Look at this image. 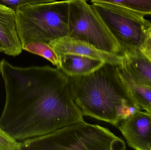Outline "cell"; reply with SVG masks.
Segmentation results:
<instances>
[{"mask_svg":"<svg viewBox=\"0 0 151 150\" xmlns=\"http://www.w3.org/2000/svg\"><path fill=\"white\" fill-rule=\"evenodd\" d=\"M5 101L0 127L17 141L41 136L83 121L69 77L50 66L20 67L0 61Z\"/></svg>","mask_w":151,"mask_h":150,"instance_id":"obj_1","label":"cell"},{"mask_svg":"<svg viewBox=\"0 0 151 150\" xmlns=\"http://www.w3.org/2000/svg\"><path fill=\"white\" fill-rule=\"evenodd\" d=\"M115 67L105 63L90 74L69 80L73 100L83 115L117 127L141 110L128 94Z\"/></svg>","mask_w":151,"mask_h":150,"instance_id":"obj_2","label":"cell"},{"mask_svg":"<svg viewBox=\"0 0 151 150\" xmlns=\"http://www.w3.org/2000/svg\"><path fill=\"white\" fill-rule=\"evenodd\" d=\"M125 142L108 129L84 121L21 142V150H124Z\"/></svg>","mask_w":151,"mask_h":150,"instance_id":"obj_3","label":"cell"},{"mask_svg":"<svg viewBox=\"0 0 151 150\" xmlns=\"http://www.w3.org/2000/svg\"><path fill=\"white\" fill-rule=\"evenodd\" d=\"M15 13L22 48L33 41L49 44L68 36V0L27 5L16 10Z\"/></svg>","mask_w":151,"mask_h":150,"instance_id":"obj_4","label":"cell"},{"mask_svg":"<svg viewBox=\"0 0 151 150\" xmlns=\"http://www.w3.org/2000/svg\"><path fill=\"white\" fill-rule=\"evenodd\" d=\"M68 37L99 50L121 55L119 44L99 15L86 0H68Z\"/></svg>","mask_w":151,"mask_h":150,"instance_id":"obj_5","label":"cell"},{"mask_svg":"<svg viewBox=\"0 0 151 150\" xmlns=\"http://www.w3.org/2000/svg\"><path fill=\"white\" fill-rule=\"evenodd\" d=\"M115 38L122 55L140 50L151 23L144 15L104 3L91 4Z\"/></svg>","mask_w":151,"mask_h":150,"instance_id":"obj_6","label":"cell"},{"mask_svg":"<svg viewBox=\"0 0 151 150\" xmlns=\"http://www.w3.org/2000/svg\"><path fill=\"white\" fill-rule=\"evenodd\" d=\"M117 127L129 147L151 150V113L140 110L122 121Z\"/></svg>","mask_w":151,"mask_h":150,"instance_id":"obj_7","label":"cell"},{"mask_svg":"<svg viewBox=\"0 0 151 150\" xmlns=\"http://www.w3.org/2000/svg\"><path fill=\"white\" fill-rule=\"evenodd\" d=\"M49 45L54 48L59 57L64 54H76L102 60L106 63L115 66L122 64L123 60V55L101 51L90 44L68 36L54 40Z\"/></svg>","mask_w":151,"mask_h":150,"instance_id":"obj_8","label":"cell"},{"mask_svg":"<svg viewBox=\"0 0 151 150\" xmlns=\"http://www.w3.org/2000/svg\"><path fill=\"white\" fill-rule=\"evenodd\" d=\"M0 46L2 53L10 56L19 55L23 50L16 28L15 11L1 5Z\"/></svg>","mask_w":151,"mask_h":150,"instance_id":"obj_9","label":"cell"},{"mask_svg":"<svg viewBox=\"0 0 151 150\" xmlns=\"http://www.w3.org/2000/svg\"><path fill=\"white\" fill-rule=\"evenodd\" d=\"M122 67L138 83L151 88V60L140 50L123 55Z\"/></svg>","mask_w":151,"mask_h":150,"instance_id":"obj_10","label":"cell"},{"mask_svg":"<svg viewBox=\"0 0 151 150\" xmlns=\"http://www.w3.org/2000/svg\"><path fill=\"white\" fill-rule=\"evenodd\" d=\"M59 58L60 70L69 77L88 75L106 63L102 60L73 53L64 54Z\"/></svg>","mask_w":151,"mask_h":150,"instance_id":"obj_11","label":"cell"},{"mask_svg":"<svg viewBox=\"0 0 151 150\" xmlns=\"http://www.w3.org/2000/svg\"><path fill=\"white\" fill-rule=\"evenodd\" d=\"M116 70L124 88L132 101L141 110L151 113V88L136 82L121 65Z\"/></svg>","mask_w":151,"mask_h":150,"instance_id":"obj_12","label":"cell"},{"mask_svg":"<svg viewBox=\"0 0 151 150\" xmlns=\"http://www.w3.org/2000/svg\"><path fill=\"white\" fill-rule=\"evenodd\" d=\"M22 49L43 57L60 69V58L54 48L47 43L33 41L26 44L22 48Z\"/></svg>","mask_w":151,"mask_h":150,"instance_id":"obj_13","label":"cell"},{"mask_svg":"<svg viewBox=\"0 0 151 150\" xmlns=\"http://www.w3.org/2000/svg\"><path fill=\"white\" fill-rule=\"evenodd\" d=\"M91 3L110 4L144 15H151V0H90Z\"/></svg>","mask_w":151,"mask_h":150,"instance_id":"obj_14","label":"cell"},{"mask_svg":"<svg viewBox=\"0 0 151 150\" xmlns=\"http://www.w3.org/2000/svg\"><path fill=\"white\" fill-rule=\"evenodd\" d=\"M0 150H21V142L12 138L1 127Z\"/></svg>","mask_w":151,"mask_h":150,"instance_id":"obj_15","label":"cell"},{"mask_svg":"<svg viewBox=\"0 0 151 150\" xmlns=\"http://www.w3.org/2000/svg\"><path fill=\"white\" fill-rule=\"evenodd\" d=\"M55 0H0V5L16 11L23 6L30 4L53 2Z\"/></svg>","mask_w":151,"mask_h":150,"instance_id":"obj_16","label":"cell"},{"mask_svg":"<svg viewBox=\"0 0 151 150\" xmlns=\"http://www.w3.org/2000/svg\"><path fill=\"white\" fill-rule=\"evenodd\" d=\"M140 51L151 60V26L146 31L144 41Z\"/></svg>","mask_w":151,"mask_h":150,"instance_id":"obj_17","label":"cell"},{"mask_svg":"<svg viewBox=\"0 0 151 150\" xmlns=\"http://www.w3.org/2000/svg\"><path fill=\"white\" fill-rule=\"evenodd\" d=\"M0 52H2V50L1 48V46H0Z\"/></svg>","mask_w":151,"mask_h":150,"instance_id":"obj_18","label":"cell"}]
</instances>
